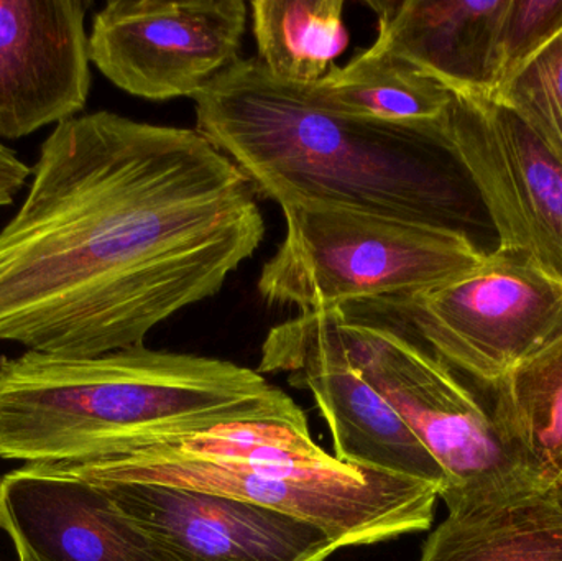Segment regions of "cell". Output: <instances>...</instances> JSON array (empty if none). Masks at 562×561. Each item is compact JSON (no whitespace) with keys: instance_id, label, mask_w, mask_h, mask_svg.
Segmentation results:
<instances>
[{"instance_id":"obj_14","label":"cell","mask_w":562,"mask_h":561,"mask_svg":"<svg viewBox=\"0 0 562 561\" xmlns=\"http://www.w3.org/2000/svg\"><path fill=\"white\" fill-rule=\"evenodd\" d=\"M367 5L379 16V35L370 49L435 79L452 94H497L498 35L508 0H386Z\"/></svg>"},{"instance_id":"obj_7","label":"cell","mask_w":562,"mask_h":561,"mask_svg":"<svg viewBox=\"0 0 562 561\" xmlns=\"http://www.w3.org/2000/svg\"><path fill=\"white\" fill-rule=\"evenodd\" d=\"M379 303L449 368L492 391L562 326V283L501 249L435 292Z\"/></svg>"},{"instance_id":"obj_16","label":"cell","mask_w":562,"mask_h":561,"mask_svg":"<svg viewBox=\"0 0 562 561\" xmlns=\"http://www.w3.org/2000/svg\"><path fill=\"white\" fill-rule=\"evenodd\" d=\"M293 86L330 111L415 127H441L454 98L435 79L370 48L313 85Z\"/></svg>"},{"instance_id":"obj_17","label":"cell","mask_w":562,"mask_h":561,"mask_svg":"<svg viewBox=\"0 0 562 561\" xmlns=\"http://www.w3.org/2000/svg\"><path fill=\"white\" fill-rule=\"evenodd\" d=\"M494 392L505 444L540 486L562 484V326Z\"/></svg>"},{"instance_id":"obj_6","label":"cell","mask_w":562,"mask_h":561,"mask_svg":"<svg viewBox=\"0 0 562 561\" xmlns=\"http://www.w3.org/2000/svg\"><path fill=\"white\" fill-rule=\"evenodd\" d=\"M286 234L260 272V296L301 313L408 302L487 259L471 234L319 203L280 206Z\"/></svg>"},{"instance_id":"obj_13","label":"cell","mask_w":562,"mask_h":561,"mask_svg":"<svg viewBox=\"0 0 562 561\" xmlns=\"http://www.w3.org/2000/svg\"><path fill=\"white\" fill-rule=\"evenodd\" d=\"M0 529L19 561H178L101 486L38 464L0 478Z\"/></svg>"},{"instance_id":"obj_11","label":"cell","mask_w":562,"mask_h":561,"mask_svg":"<svg viewBox=\"0 0 562 561\" xmlns=\"http://www.w3.org/2000/svg\"><path fill=\"white\" fill-rule=\"evenodd\" d=\"M260 372H284L313 394L333 435L336 460L446 487V474L389 402L336 352L284 322L262 346Z\"/></svg>"},{"instance_id":"obj_5","label":"cell","mask_w":562,"mask_h":561,"mask_svg":"<svg viewBox=\"0 0 562 561\" xmlns=\"http://www.w3.org/2000/svg\"><path fill=\"white\" fill-rule=\"evenodd\" d=\"M291 326L336 352L396 412L446 474L448 513L504 503L540 484L494 415L382 303L300 313Z\"/></svg>"},{"instance_id":"obj_2","label":"cell","mask_w":562,"mask_h":561,"mask_svg":"<svg viewBox=\"0 0 562 561\" xmlns=\"http://www.w3.org/2000/svg\"><path fill=\"white\" fill-rule=\"evenodd\" d=\"M196 102V131L249 178L257 194L465 231L468 175L441 127L340 114L239 58Z\"/></svg>"},{"instance_id":"obj_1","label":"cell","mask_w":562,"mask_h":561,"mask_svg":"<svg viewBox=\"0 0 562 561\" xmlns=\"http://www.w3.org/2000/svg\"><path fill=\"white\" fill-rule=\"evenodd\" d=\"M263 236L256 188L196 128L69 119L0 229V341L63 358L144 346L220 293Z\"/></svg>"},{"instance_id":"obj_20","label":"cell","mask_w":562,"mask_h":561,"mask_svg":"<svg viewBox=\"0 0 562 561\" xmlns=\"http://www.w3.org/2000/svg\"><path fill=\"white\" fill-rule=\"evenodd\" d=\"M561 32L562 0H508L498 35L501 88Z\"/></svg>"},{"instance_id":"obj_19","label":"cell","mask_w":562,"mask_h":561,"mask_svg":"<svg viewBox=\"0 0 562 561\" xmlns=\"http://www.w3.org/2000/svg\"><path fill=\"white\" fill-rule=\"evenodd\" d=\"M495 98L514 109L562 161V32L518 69Z\"/></svg>"},{"instance_id":"obj_15","label":"cell","mask_w":562,"mask_h":561,"mask_svg":"<svg viewBox=\"0 0 562 561\" xmlns=\"http://www.w3.org/2000/svg\"><path fill=\"white\" fill-rule=\"evenodd\" d=\"M419 561H562V484L451 510L429 534Z\"/></svg>"},{"instance_id":"obj_4","label":"cell","mask_w":562,"mask_h":561,"mask_svg":"<svg viewBox=\"0 0 562 561\" xmlns=\"http://www.w3.org/2000/svg\"><path fill=\"white\" fill-rule=\"evenodd\" d=\"M304 412L260 372L145 346L94 358H0V460L75 464L131 435L203 415Z\"/></svg>"},{"instance_id":"obj_10","label":"cell","mask_w":562,"mask_h":561,"mask_svg":"<svg viewBox=\"0 0 562 561\" xmlns=\"http://www.w3.org/2000/svg\"><path fill=\"white\" fill-rule=\"evenodd\" d=\"M98 486L178 561H324L340 550L321 527L259 504L160 484Z\"/></svg>"},{"instance_id":"obj_8","label":"cell","mask_w":562,"mask_h":561,"mask_svg":"<svg viewBox=\"0 0 562 561\" xmlns=\"http://www.w3.org/2000/svg\"><path fill=\"white\" fill-rule=\"evenodd\" d=\"M452 96L442 134L497 231V249L562 283V161L501 99Z\"/></svg>"},{"instance_id":"obj_18","label":"cell","mask_w":562,"mask_h":561,"mask_svg":"<svg viewBox=\"0 0 562 561\" xmlns=\"http://www.w3.org/2000/svg\"><path fill=\"white\" fill-rule=\"evenodd\" d=\"M257 59L288 85H313L349 46L342 0H256Z\"/></svg>"},{"instance_id":"obj_12","label":"cell","mask_w":562,"mask_h":561,"mask_svg":"<svg viewBox=\"0 0 562 561\" xmlns=\"http://www.w3.org/2000/svg\"><path fill=\"white\" fill-rule=\"evenodd\" d=\"M89 0H0V141L85 111L91 92Z\"/></svg>"},{"instance_id":"obj_9","label":"cell","mask_w":562,"mask_h":561,"mask_svg":"<svg viewBox=\"0 0 562 561\" xmlns=\"http://www.w3.org/2000/svg\"><path fill=\"white\" fill-rule=\"evenodd\" d=\"M247 16L243 0H111L92 19L89 56L127 94L194 99L240 58Z\"/></svg>"},{"instance_id":"obj_21","label":"cell","mask_w":562,"mask_h":561,"mask_svg":"<svg viewBox=\"0 0 562 561\" xmlns=\"http://www.w3.org/2000/svg\"><path fill=\"white\" fill-rule=\"evenodd\" d=\"M32 177V167L0 142V207L10 206Z\"/></svg>"},{"instance_id":"obj_3","label":"cell","mask_w":562,"mask_h":561,"mask_svg":"<svg viewBox=\"0 0 562 561\" xmlns=\"http://www.w3.org/2000/svg\"><path fill=\"white\" fill-rule=\"evenodd\" d=\"M38 467L259 504L321 527L339 549L425 532L439 500L435 484L340 463L314 444L306 415L181 418L147 428L128 453Z\"/></svg>"}]
</instances>
